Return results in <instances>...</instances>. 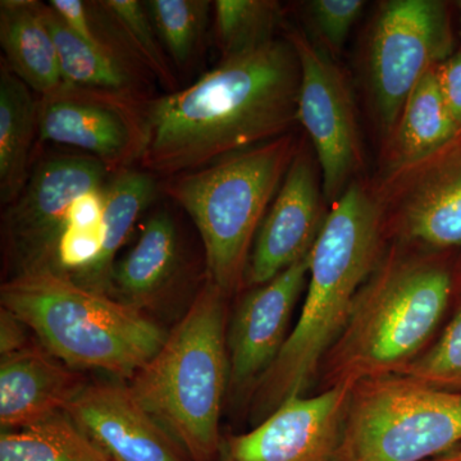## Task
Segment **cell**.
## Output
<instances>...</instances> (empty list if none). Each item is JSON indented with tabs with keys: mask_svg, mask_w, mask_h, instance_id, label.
<instances>
[{
	"mask_svg": "<svg viewBox=\"0 0 461 461\" xmlns=\"http://www.w3.org/2000/svg\"><path fill=\"white\" fill-rule=\"evenodd\" d=\"M226 294L206 278L165 344L131 379L145 411L191 461H213L229 393Z\"/></svg>",
	"mask_w": 461,
	"mask_h": 461,
	"instance_id": "4",
	"label": "cell"
},
{
	"mask_svg": "<svg viewBox=\"0 0 461 461\" xmlns=\"http://www.w3.org/2000/svg\"><path fill=\"white\" fill-rule=\"evenodd\" d=\"M362 0H314L309 3V16L315 29L335 53L342 50L351 27L362 14Z\"/></svg>",
	"mask_w": 461,
	"mask_h": 461,
	"instance_id": "29",
	"label": "cell"
},
{
	"mask_svg": "<svg viewBox=\"0 0 461 461\" xmlns=\"http://www.w3.org/2000/svg\"><path fill=\"white\" fill-rule=\"evenodd\" d=\"M108 167L90 156L42 158L3 214L9 278L57 271L58 245L69 208L87 191L107 186Z\"/></svg>",
	"mask_w": 461,
	"mask_h": 461,
	"instance_id": "9",
	"label": "cell"
},
{
	"mask_svg": "<svg viewBox=\"0 0 461 461\" xmlns=\"http://www.w3.org/2000/svg\"><path fill=\"white\" fill-rule=\"evenodd\" d=\"M426 461H461V444L455 446L444 454L438 455V456Z\"/></svg>",
	"mask_w": 461,
	"mask_h": 461,
	"instance_id": "33",
	"label": "cell"
},
{
	"mask_svg": "<svg viewBox=\"0 0 461 461\" xmlns=\"http://www.w3.org/2000/svg\"><path fill=\"white\" fill-rule=\"evenodd\" d=\"M159 182L147 171L123 169L105 186L104 241L95 262L69 276L87 290L111 296L112 275L118 251L123 248L142 212L156 200Z\"/></svg>",
	"mask_w": 461,
	"mask_h": 461,
	"instance_id": "21",
	"label": "cell"
},
{
	"mask_svg": "<svg viewBox=\"0 0 461 461\" xmlns=\"http://www.w3.org/2000/svg\"><path fill=\"white\" fill-rule=\"evenodd\" d=\"M214 39L223 58L269 44L282 21L280 3L273 0H217Z\"/></svg>",
	"mask_w": 461,
	"mask_h": 461,
	"instance_id": "25",
	"label": "cell"
},
{
	"mask_svg": "<svg viewBox=\"0 0 461 461\" xmlns=\"http://www.w3.org/2000/svg\"><path fill=\"white\" fill-rule=\"evenodd\" d=\"M0 355L2 357L20 353L29 348L25 324L2 308L0 312Z\"/></svg>",
	"mask_w": 461,
	"mask_h": 461,
	"instance_id": "32",
	"label": "cell"
},
{
	"mask_svg": "<svg viewBox=\"0 0 461 461\" xmlns=\"http://www.w3.org/2000/svg\"><path fill=\"white\" fill-rule=\"evenodd\" d=\"M109 461H189L129 386L85 384L65 411Z\"/></svg>",
	"mask_w": 461,
	"mask_h": 461,
	"instance_id": "16",
	"label": "cell"
},
{
	"mask_svg": "<svg viewBox=\"0 0 461 461\" xmlns=\"http://www.w3.org/2000/svg\"><path fill=\"white\" fill-rule=\"evenodd\" d=\"M375 191L402 238L461 248V132L433 156L384 177Z\"/></svg>",
	"mask_w": 461,
	"mask_h": 461,
	"instance_id": "12",
	"label": "cell"
},
{
	"mask_svg": "<svg viewBox=\"0 0 461 461\" xmlns=\"http://www.w3.org/2000/svg\"><path fill=\"white\" fill-rule=\"evenodd\" d=\"M0 303L68 368L96 369L120 379H131L168 335L144 312L57 271L8 278Z\"/></svg>",
	"mask_w": 461,
	"mask_h": 461,
	"instance_id": "5",
	"label": "cell"
},
{
	"mask_svg": "<svg viewBox=\"0 0 461 461\" xmlns=\"http://www.w3.org/2000/svg\"><path fill=\"white\" fill-rule=\"evenodd\" d=\"M459 9H460V23H461V2L459 3Z\"/></svg>",
	"mask_w": 461,
	"mask_h": 461,
	"instance_id": "34",
	"label": "cell"
},
{
	"mask_svg": "<svg viewBox=\"0 0 461 461\" xmlns=\"http://www.w3.org/2000/svg\"><path fill=\"white\" fill-rule=\"evenodd\" d=\"M460 132L442 96L435 67L415 85L393 131L386 136L384 177L433 156Z\"/></svg>",
	"mask_w": 461,
	"mask_h": 461,
	"instance_id": "19",
	"label": "cell"
},
{
	"mask_svg": "<svg viewBox=\"0 0 461 461\" xmlns=\"http://www.w3.org/2000/svg\"><path fill=\"white\" fill-rule=\"evenodd\" d=\"M147 99L63 85L38 99L39 139L80 149L112 173L129 169L147 141Z\"/></svg>",
	"mask_w": 461,
	"mask_h": 461,
	"instance_id": "10",
	"label": "cell"
},
{
	"mask_svg": "<svg viewBox=\"0 0 461 461\" xmlns=\"http://www.w3.org/2000/svg\"><path fill=\"white\" fill-rule=\"evenodd\" d=\"M85 386L77 373L41 348L29 346L2 357L0 426L23 429L54 412L63 411Z\"/></svg>",
	"mask_w": 461,
	"mask_h": 461,
	"instance_id": "17",
	"label": "cell"
},
{
	"mask_svg": "<svg viewBox=\"0 0 461 461\" xmlns=\"http://www.w3.org/2000/svg\"><path fill=\"white\" fill-rule=\"evenodd\" d=\"M384 230L377 191L351 182L333 203L312 249L304 306L295 329L254 388V420L262 423L288 399L303 396L318 377L357 293L381 259Z\"/></svg>",
	"mask_w": 461,
	"mask_h": 461,
	"instance_id": "2",
	"label": "cell"
},
{
	"mask_svg": "<svg viewBox=\"0 0 461 461\" xmlns=\"http://www.w3.org/2000/svg\"><path fill=\"white\" fill-rule=\"evenodd\" d=\"M181 266L177 226L172 215L162 209L149 217L136 244L115 262L111 296L145 313L171 290Z\"/></svg>",
	"mask_w": 461,
	"mask_h": 461,
	"instance_id": "18",
	"label": "cell"
},
{
	"mask_svg": "<svg viewBox=\"0 0 461 461\" xmlns=\"http://www.w3.org/2000/svg\"><path fill=\"white\" fill-rule=\"evenodd\" d=\"M44 14L56 42L65 85L145 96L138 76L114 53L113 48L95 47L76 36L50 5H44Z\"/></svg>",
	"mask_w": 461,
	"mask_h": 461,
	"instance_id": "23",
	"label": "cell"
},
{
	"mask_svg": "<svg viewBox=\"0 0 461 461\" xmlns=\"http://www.w3.org/2000/svg\"><path fill=\"white\" fill-rule=\"evenodd\" d=\"M324 220L313 160L297 150L254 240L245 282L262 286L311 253Z\"/></svg>",
	"mask_w": 461,
	"mask_h": 461,
	"instance_id": "15",
	"label": "cell"
},
{
	"mask_svg": "<svg viewBox=\"0 0 461 461\" xmlns=\"http://www.w3.org/2000/svg\"><path fill=\"white\" fill-rule=\"evenodd\" d=\"M311 253L242 300L227 333L229 395H253L287 341L294 309L309 280Z\"/></svg>",
	"mask_w": 461,
	"mask_h": 461,
	"instance_id": "14",
	"label": "cell"
},
{
	"mask_svg": "<svg viewBox=\"0 0 461 461\" xmlns=\"http://www.w3.org/2000/svg\"><path fill=\"white\" fill-rule=\"evenodd\" d=\"M451 290L445 267L396 248L382 254L323 357L321 391L396 375L420 357L444 317Z\"/></svg>",
	"mask_w": 461,
	"mask_h": 461,
	"instance_id": "3",
	"label": "cell"
},
{
	"mask_svg": "<svg viewBox=\"0 0 461 461\" xmlns=\"http://www.w3.org/2000/svg\"><path fill=\"white\" fill-rule=\"evenodd\" d=\"M293 133L159 182L190 215L205 250L206 278L227 296L241 287L254 240L295 158Z\"/></svg>",
	"mask_w": 461,
	"mask_h": 461,
	"instance_id": "6",
	"label": "cell"
},
{
	"mask_svg": "<svg viewBox=\"0 0 461 461\" xmlns=\"http://www.w3.org/2000/svg\"><path fill=\"white\" fill-rule=\"evenodd\" d=\"M451 45L444 2L382 3L369 35L366 68L375 114L386 136L415 85L450 57Z\"/></svg>",
	"mask_w": 461,
	"mask_h": 461,
	"instance_id": "8",
	"label": "cell"
},
{
	"mask_svg": "<svg viewBox=\"0 0 461 461\" xmlns=\"http://www.w3.org/2000/svg\"><path fill=\"white\" fill-rule=\"evenodd\" d=\"M439 89L461 131V50L436 67Z\"/></svg>",
	"mask_w": 461,
	"mask_h": 461,
	"instance_id": "31",
	"label": "cell"
},
{
	"mask_svg": "<svg viewBox=\"0 0 461 461\" xmlns=\"http://www.w3.org/2000/svg\"><path fill=\"white\" fill-rule=\"evenodd\" d=\"M396 375L436 390L461 393V306L438 341Z\"/></svg>",
	"mask_w": 461,
	"mask_h": 461,
	"instance_id": "28",
	"label": "cell"
},
{
	"mask_svg": "<svg viewBox=\"0 0 461 461\" xmlns=\"http://www.w3.org/2000/svg\"><path fill=\"white\" fill-rule=\"evenodd\" d=\"M145 7L167 56L178 68L189 65L209 23V0H145Z\"/></svg>",
	"mask_w": 461,
	"mask_h": 461,
	"instance_id": "26",
	"label": "cell"
},
{
	"mask_svg": "<svg viewBox=\"0 0 461 461\" xmlns=\"http://www.w3.org/2000/svg\"><path fill=\"white\" fill-rule=\"evenodd\" d=\"M0 461H109L65 411L23 429L2 430Z\"/></svg>",
	"mask_w": 461,
	"mask_h": 461,
	"instance_id": "24",
	"label": "cell"
},
{
	"mask_svg": "<svg viewBox=\"0 0 461 461\" xmlns=\"http://www.w3.org/2000/svg\"><path fill=\"white\" fill-rule=\"evenodd\" d=\"M461 444V393L400 375L353 387L335 461H426Z\"/></svg>",
	"mask_w": 461,
	"mask_h": 461,
	"instance_id": "7",
	"label": "cell"
},
{
	"mask_svg": "<svg viewBox=\"0 0 461 461\" xmlns=\"http://www.w3.org/2000/svg\"><path fill=\"white\" fill-rule=\"evenodd\" d=\"M50 7L62 21L63 25L84 41L95 47H108L94 32L86 5L81 0H50Z\"/></svg>",
	"mask_w": 461,
	"mask_h": 461,
	"instance_id": "30",
	"label": "cell"
},
{
	"mask_svg": "<svg viewBox=\"0 0 461 461\" xmlns=\"http://www.w3.org/2000/svg\"><path fill=\"white\" fill-rule=\"evenodd\" d=\"M351 393L338 386L291 397L256 429L230 438L223 461H335Z\"/></svg>",
	"mask_w": 461,
	"mask_h": 461,
	"instance_id": "13",
	"label": "cell"
},
{
	"mask_svg": "<svg viewBox=\"0 0 461 461\" xmlns=\"http://www.w3.org/2000/svg\"><path fill=\"white\" fill-rule=\"evenodd\" d=\"M98 5L122 33L141 65L156 76L166 89L176 91L177 78L173 74L169 57L158 38L144 2L104 0Z\"/></svg>",
	"mask_w": 461,
	"mask_h": 461,
	"instance_id": "27",
	"label": "cell"
},
{
	"mask_svg": "<svg viewBox=\"0 0 461 461\" xmlns=\"http://www.w3.org/2000/svg\"><path fill=\"white\" fill-rule=\"evenodd\" d=\"M38 133V99L5 65H0V202L9 205L29 181Z\"/></svg>",
	"mask_w": 461,
	"mask_h": 461,
	"instance_id": "22",
	"label": "cell"
},
{
	"mask_svg": "<svg viewBox=\"0 0 461 461\" xmlns=\"http://www.w3.org/2000/svg\"><path fill=\"white\" fill-rule=\"evenodd\" d=\"M300 80L295 48L276 39L223 58L185 89L148 98L140 168L168 178L291 133Z\"/></svg>",
	"mask_w": 461,
	"mask_h": 461,
	"instance_id": "1",
	"label": "cell"
},
{
	"mask_svg": "<svg viewBox=\"0 0 461 461\" xmlns=\"http://www.w3.org/2000/svg\"><path fill=\"white\" fill-rule=\"evenodd\" d=\"M44 5L36 0L0 2L2 59L41 96L50 95L65 85Z\"/></svg>",
	"mask_w": 461,
	"mask_h": 461,
	"instance_id": "20",
	"label": "cell"
},
{
	"mask_svg": "<svg viewBox=\"0 0 461 461\" xmlns=\"http://www.w3.org/2000/svg\"><path fill=\"white\" fill-rule=\"evenodd\" d=\"M286 39L295 48L302 69L297 122L313 142L323 196L333 204L362 163L353 96L339 67L305 33L293 30Z\"/></svg>",
	"mask_w": 461,
	"mask_h": 461,
	"instance_id": "11",
	"label": "cell"
}]
</instances>
